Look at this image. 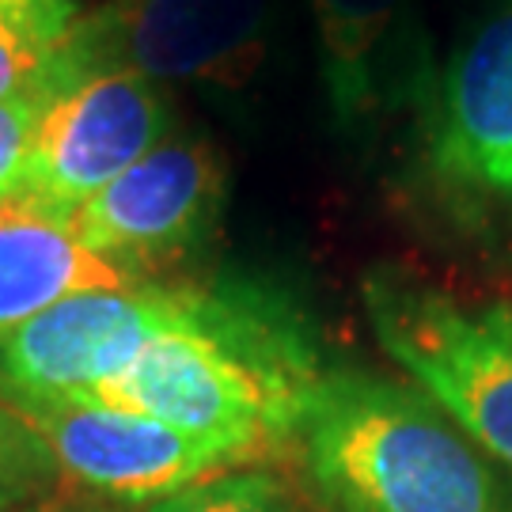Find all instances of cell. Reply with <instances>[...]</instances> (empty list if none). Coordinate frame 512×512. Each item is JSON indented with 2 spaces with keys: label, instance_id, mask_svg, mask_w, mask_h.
Here are the masks:
<instances>
[{
  "label": "cell",
  "instance_id": "obj_1",
  "mask_svg": "<svg viewBox=\"0 0 512 512\" xmlns=\"http://www.w3.org/2000/svg\"><path fill=\"white\" fill-rule=\"evenodd\" d=\"M319 372L308 334L281 300L251 285H213L190 323L160 334L126 376L84 403L167 421L247 463L293 448Z\"/></svg>",
  "mask_w": 512,
  "mask_h": 512
},
{
  "label": "cell",
  "instance_id": "obj_2",
  "mask_svg": "<svg viewBox=\"0 0 512 512\" xmlns=\"http://www.w3.org/2000/svg\"><path fill=\"white\" fill-rule=\"evenodd\" d=\"M289 452L327 512H512V471L418 384L365 368L315 376Z\"/></svg>",
  "mask_w": 512,
  "mask_h": 512
},
{
  "label": "cell",
  "instance_id": "obj_3",
  "mask_svg": "<svg viewBox=\"0 0 512 512\" xmlns=\"http://www.w3.org/2000/svg\"><path fill=\"white\" fill-rule=\"evenodd\" d=\"M372 334L467 437L512 471V300L459 296L399 266L361 281Z\"/></svg>",
  "mask_w": 512,
  "mask_h": 512
},
{
  "label": "cell",
  "instance_id": "obj_4",
  "mask_svg": "<svg viewBox=\"0 0 512 512\" xmlns=\"http://www.w3.org/2000/svg\"><path fill=\"white\" fill-rule=\"evenodd\" d=\"M425 198L459 236L512 243V4L444 65L421 137Z\"/></svg>",
  "mask_w": 512,
  "mask_h": 512
},
{
  "label": "cell",
  "instance_id": "obj_5",
  "mask_svg": "<svg viewBox=\"0 0 512 512\" xmlns=\"http://www.w3.org/2000/svg\"><path fill=\"white\" fill-rule=\"evenodd\" d=\"M198 304L202 285L160 281L69 296L0 342V399L16 410L84 403L160 334L190 323Z\"/></svg>",
  "mask_w": 512,
  "mask_h": 512
},
{
  "label": "cell",
  "instance_id": "obj_6",
  "mask_svg": "<svg viewBox=\"0 0 512 512\" xmlns=\"http://www.w3.org/2000/svg\"><path fill=\"white\" fill-rule=\"evenodd\" d=\"M171 126V99L148 76L103 69L76 80L42 110L23 179L0 217L65 228L103 186L164 145Z\"/></svg>",
  "mask_w": 512,
  "mask_h": 512
},
{
  "label": "cell",
  "instance_id": "obj_7",
  "mask_svg": "<svg viewBox=\"0 0 512 512\" xmlns=\"http://www.w3.org/2000/svg\"><path fill=\"white\" fill-rule=\"evenodd\" d=\"M228 171L202 137L164 141L103 186L65 228L137 281L202 247L224 213Z\"/></svg>",
  "mask_w": 512,
  "mask_h": 512
},
{
  "label": "cell",
  "instance_id": "obj_8",
  "mask_svg": "<svg viewBox=\"0 0 512 512\" xmlns=\"http://www.w3.org/2000/svg\"><path fill=\"white\" fill-rule=\"evenodd\" d=\"M95 73L236 92L266 54V0H110L84 16Z\"/></svg>",
  "mask_w": 512,
  "mask_h": 512
},
{
  "label": "cell",
  "instance_id": "obj_9",
  "mask_svg": "<svg viewBox=\"0 0 512 512\" xmlns=\"http://www.w3.org/2000/svg\"><path fill=\"white\" fill-rule=\"evenodd\" d=\"M27 414L46 440L57 475L118 505H152L243 459L213 440L190 437L167 421L103 403H57Z\"/></svg>",
  "mask_w": 512,
  "mask_h": 512
},
{
  "label": "cell",
  "instance_id": "obj_10",
  "mask_svg": "<svg viewBox=\"0 0 512 512\" xmlns=\"http://www.w3.org/2000/svg\"><path fill=\"white\" fill-rule=\"evenodd\" d=\"M126 285L137 277L88 251L69 228L0 217V342L69 296Z\"/></svg>",
  "mask_w": 512,
  "mask_h": 512
},
{
  "label": "cell",
  "instance_id": "obj_11",
  "mask_svg": "<svg viewBox=\"0 0 512 512\" xmlns=\"http://www.w3.org/2000/svg\"><path fill=\"white\" fill-rule=\"evenodd\" d=\"M92 73L76 0H0V103L57 99Z\"/></svg>",
  "mask_w": 512,
  "mask_h": 512
},
{
  "label": "cell",
  "instance_id": "obj_12",
  "mask_svg": "<svg viewBox=\"0 0 512 512\" xmlns=\"http://www.w3.org/2000/svg\"><path fill=\"white\" fill-rule=\"evenodd\" d=\"M323 46V80L338 126L368 122L384 95V46L403 0H311Z\"/></svg>",
  "mask_w": 512,
  "mask_h": 512
},
{
  "label": "cell",
  "instance_id": "obj_13",
  "mask_svg": "<svg viewBox=\"0 0 512 512\" xmlns=\"http://www.w3.org/2000/svg\"><path fill=\"white\" fill-rule=\"evenodd\" d=\"M145 512H308L304 501L270 471H224L179 494L145 505Z\"/></svg>",
  "mask_w": 512,
  "mask_h": 512
},
{
  "label": "cell",
  "instance_id": "obj_14",
  "mask_svg": "<svg viewBox=\"0 0 512 512\" xmlns=\"http://www.w3.org/2000/svg\"><path fill=\"white\" fill-rule=\"evenodd\" d=\"M57 463L27 414L0 399V512L35 505L57 482Z\"/></svg>",
  "mask_w": 512,
  "mask_h": 512
},
{
  "label": "cell",
  "instance_id": "obj_15",
  "mask_svg": "<svg viewBox=\"0 0 512 512\" xmlns=\"http://www.w3.org/2000/svg\"><path fill=\"white\" fill-rule=\"evenodd\" d=\"M50 99H4L0 103V209L12 202L23 167L31 156V137Z\"/></svg>",
  "mask_w": 512,
  "mask_h": 512
},
{
  "label": "cell",
  "instance_id": "obj_16",
  "mask_svg": "<svg viewBox=\"0 0 512 512\" xmlns=\"http://www.w3.org/2000/svg\"><path fill=\"white\" fill-rule=\"evenodd\" d=\"M19 512H57V509H42V505H27V509H19Z\"/></svg>",
  "mask_w": 512,
  "mask_h": 512
}]
</instances>
